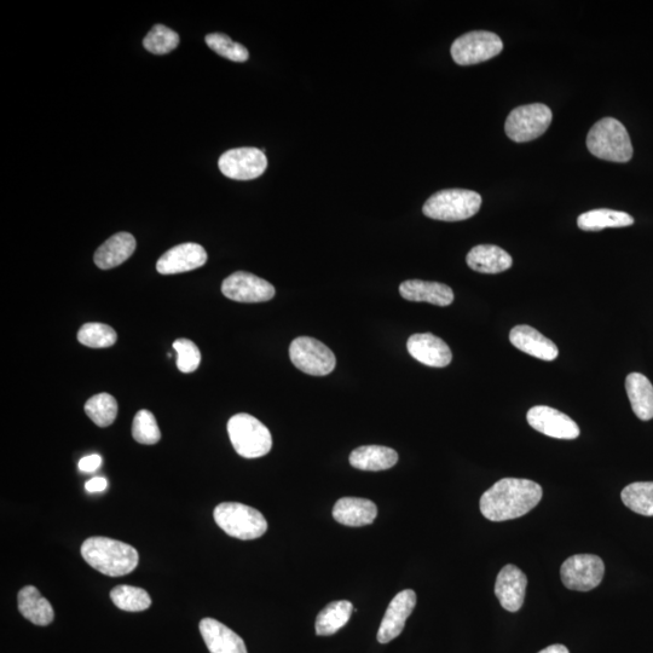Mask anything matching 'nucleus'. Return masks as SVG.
Returning <instances> with one entry per match:
<instances>
[{"mask_svg": "<svg viewBox=\"0 0 653 653\" xmlns=\"http://www.w3.org/2000/svg\"><path fill=\"white\" fill-rule=\"evenodd\" d=\"M231 444L242 458L257 459L270 453L273 437L268 427L250 414H236L229 420Z\"/></svg>", "mask_w": 653, "mask_h": 653, "instance_id": "obj_6", "label": "nucleus"}, {"mask_svg": "<svg viewBox=\"0 0 653 653\" xmlns=\"http://www.w3.org/2000/svg\"><path fill=\"white\" fill-rule=\"evenodd\" d=\"M117 339V332L104 323H85L78 333L79 343L92 349L111 348Z\"/></svg>", "mask_w": 653, "mask_h": 653, "instance_id": "obj_32", "label": "nucleus"}, {"mask_svg": "<svg viewBox=\"0 0 653 653\" xmlns=\"http://www.w3.org/2000/svg\"><path fill=\"white\" fill-rule=\"evenodd\" d=\"M510 342L524 354L542 361H554L559 355L557 345L551 339L527 325L514 327L510 333Z\"/></svg>", "mask_w": 653, "mask_h": 653, "instance_id": "obj_19", "label": "nucleus"}, {"mask_svg": "<svg viewBox=\"0 0 653 653\" xmlns=\"http://www.w3.org/2000/svg\"><path fill=\"white\" fill-rule=\"evenodd\" d=\"M482 196L472 190L446 189L432 195L424 205L426 217L443 222H460L477 215Z\"/></svg>", "mask_w": 653, "mask_h": 653, "instance_id": "obj_5", "label": "nucleus"}, {"mask_svg": "<svg viewBox=\"0 0 653 653\" xmlns=\"http://www.w3.org/2000/svg\"><path fill=\"white\" fill-rule=\"evenodd\" d=\"M132 436L136 442L146 446H153L160 441L161 432L153 413L143 409L136 414L132 425Z\"/></svg>", "mask_w": 653, "mask_h": 653, "instance_id": "obj_35", "label": "nucleus"}, {"mask_svg": "<svg viewBox=\"0 0 653 653\" xmlns=\"http://www.w3.org/2000/svg\"><path fill=\"white\" fill-rule=\"evenodd\" d=\"M354 611V605L348 600L328 604L316 618V634L319 637H329L339 632L349 622Z\"/></svg>", "mask_w": 653, "mask_h": 653, "instance_id": "obj_27", "label": "nucleus"}, {"mask_svg": "<svg viewBox=\"0 0 653 653\" xmlns=\"http://www.w3.org/2000/svg\"><path fill=\"white\" fill-rule=\"evenodd\" d=\"M623 504L641 516L653 517V482L629 484L621 493Z\"/></svg>", "mask_w": 653, "mask_h": 653, "instance_id": "obj_29", "label": "nucleus"}, {"mask_svg": "<svg viewBox=\"0 0 653 653\" xmlns=\"http://www.w3.org/2000/svg\"><path fill=\"white\" fill-rule=\"evenodd\" d=\"M378 516L374 502L360 498L340 499L333 508V517L346 527H364L373 524Z\"/></svg>", "mask_w": 653, "mask_h": 653, "instance_id": "obj_21", "label": "nucleus"}, {"mask_svg": "<svg viewBox=\"0 0 653 653\" xmlns=\"http://www.w3.org/2000/svg\"><path fill=\"white\" fill-rule=\"evenodd\" d=\"M539 653H570L568 647L560 644L551 645L543 649Z\"/></svg>", "mask_w": 653, "mask_h": 653, "instance_id": "obj_39", "label": "nucleus"}, {"mask_svg": "<svg viewBox=\"0 0 653 653\" xmlns=\"http://www.w3.org/2000/svg\"><path fill=\"white\" fill-rule=\"evenodd\" d=\"M205 248L188 242L178 245L163 254L156 263V270L161 275H175L187 273L201 267L207 262Z\"/></svg>", "mask_w": 653, "mask_h": 653, "instance_id": "obj_15", "label": "nucleus"}, {"mask_svg": "<svg viewBox=\"0 0 653 653\" xmlns=\"http://www.w3.org/2000/svg\"><path fill=\"white\" fill-rule=\"evenodd\" d=\"M502 50L504 43L495 33L476 31L456 39L450 52L459 66H472L493 59Z\"/></svg>", "mask_w": 653, "mask_h": 653, "instance_id": "obj_9", "label": "nucleus"}, {"mask_svg": "<svg viewBox=\"0 0 653 653\" xmlns=\"http://www.w3.org/2000/svg\"><path fill=\"white\" fill-rule=\"evenodd\" d=\"M107 485L108 483L106 478L95 477L86 482L85 489L88 490L89 493H101V491L107 489Z\"/></svg>", "mask_w": 653, "mask_h": 653, "instance_id": "obj_38", "label": "nucleus"}, {"mask_svg": "<svg viewBox=\"0 0 653 653\" xmlns=\"http://www.w3.org/2000/svg\"><path fill=\"white\" fill-rule=\"evenodd\" d=\"M179 34L164 25H155L143 39L144 49L154 55H166L177 49Z\"/></svg>", "mask_w": 653, "mask_h": 653, "instance_id": "obj_33", "label": "nucleus"}, {"mask_svg": "<svg viewBox=\"0 0 653 653\" xmlns=\"http://www.w3.org/2000/svg\"><path fill=\"white\" fill-rule=\"evenodd\" d=\"M225 297L239 303H264L275 297V287L270 282L246 271L230 275L222 283Z\"/></svg>", "mask_w": 653, "mask_h": 653, "instance_id": "obj_12", "label": "nucleus"}, {"mask_svg": "<svg viewBox=\"0 0 653 653\" xmlns=\"http://www.w3.org/2000/svg\"><path fill=\"white\" fill-rule=\"evenodd\" d=\"M416 605V594L412 589L398 593L391 600L383 621H381L377 639L380 644H387L403 632L404 626Z\"/></svg>", "mask_w": 653, "mask_h": 653, "instance_id": "obj_14", "label": "nucleus"}, {"mask_svg": "<svg viewBox=\"0 0 653 653\" xmlns=\"http://www.w3.org/2000/svg\"><path fill=\"white\" fill-rule=\"evenodd\" d=\"M553 119L551 108L542 103L518 107L508 115L505 130L508 138L517 143L536 140L550 127Z\"/></svg>", "mask_w": 653, "mask_h": 653, "instance_id": "obj_7", "label": "nucleus"}, {"mask_svg": "<svg viewBox=\"0 0 653 653\" xmlns=\"http://www.w3.org/2000/svg\"><path fill=\"white\" fill-rule=\"evenodd\" d=\"M85 413L97 426H111L118 416V402L112 395L92 396L85 404Z\"/></svg>", "mask_w": 653, "mask_h": 653, "instance_id": "obj_31", "label": "nucleus"}, {"mask_svg": "<svg viewBox=\"0 0 653 653\" xmlns=\"http://www.w3.org/2000/svg\"><path fill=\"white\" fill-rule=\"evenodd\" d=\"M102 465V458L98 454H92L85 456L82 460L79 461V470L90 473L95 472Z\"/></svg>", "mask_w": 653, "mask_h": 653, "instance_id": "obj_37", "label": "nucleus"}, {"mask_svg": "<svg viewBox=\"0 0 653 653\" xmlns=\"http://www.w3.org/2000/svg\"><path fill=\"white\" fill-rule=\"evenodd\" d=\"M626 390L632 409L640 420L653 419V385L644 374L631 373L626 379Z\"/></svg>", "mask_w": 653, "mask_h": 653, "instance_id": "obj_26", "label": "nucleus"}, {"mask_svg": "<svg viewBox=\"0 0 653 653\" xmlns=\"http://www.w3.org/2000/svg\"><path fill=\"white\" fill-rule=\"evenodd\" d=\"M82 556L91 568L112 577L131 574L140 562V556L135 547L102 536L90 537L85 540L82 546Z\"/></svg>", "mask_w": 653, "mask_h": 653, "instance_id": "obj_2", "label": "nucleus"}, {"mask_svg": "<svg viewBox=\"0 0 653 653\" xmlns=\"http://www.w3.org/2000/svg\"><path fill=\"white\" fill-rule=\"evenodd\" d=\"M400 293L410 302H424L437 306H448L454 302L452 288L439 282L408 280L400 286Z\"/></svg>", "mask_w": 653, "mask_h": 653, "instance_id": "obj_20", "label": "nucleus"}, {"mask_svg": "<svg viewBox=\"0 0 653 653\" xmlns=\"http://www.w3.org/2000/svg\"><path fill=\"white\" fill-rule=\"evenodd\" d=\"M206 44L219 56L233 62H246L250 59V52L240 43L223 33H211L206 36Z\"/></svg>", "mask_w": 653, "mask_h": 653, "instance_id": "obj_34", "label": "nucleus"}, {"mask_svg": "<svg viewBox=\"0 0 653 653\" xmlns=\"http://www.w3.org/2000/svg\"><path fill=\"white\" fill-rule=\"evenodd\" d=\"M290 357L294 367L314 377H325L337 366L333 351L319 340L310 337L294 339L290 346Z\"/></svg>", "mask_w": 653, "mask_h": 653, "instance_id": "obj_8", "label": "nucleus"}, {"mask_svg": "<svg viewBox=\"0 0 653 653\" xmlns=\"http://www.w3.org/2000/svg\"><path fill=\"white\" fill-rule=\"evenodd\" d=\"M468 267L482 274H500L512 267L513 259L505 250L494 245L473 247L466 257Z\"/></svg>", "mask_w": 653, "mask_h": 653, "instance_id": "obj_23", "label": "nucleus"}, {"mask_svg": "<svg viewBox=\"0 0 653 653\" xmlns=\"http://www.w3.org/2000/svg\"><path fill=\"white\" fill-rule=\"evenodd\" d=\"M17 604H19L21 615L36 626H49L54 621V608L34 586H26L21 589L17 595Z\"/></svg>", "mask_w": 653, "mask_h": 653, "instance_id": "obj_24", "label": "nucleus"}, {"mask_svg": "<svg viewBox=\"0 0 653 653\" xmlns=\"http://www.w3.org/2000/svg\"><path fill=\"white\" fill-rule=\"evenodd\" d=\"M605 565L602 558L593 554H576L565 560L560 576L571 591L589 592L602 583Z\"/></svg>", "mask_w": 653, "mask_h": 653, "instance_id": "obj_10", "label": "nucleus"}, {"mask_svg": "<svg viewBox=\"0 0 653 653\" xmlns=\"http://www.w3.org/2000/svg\"><path fill=\"white\" fill-rule=\"evenodd\" d=\"M540 484L529 479L504 478L482 495L481 512L491 522H505L525 516L540 504Z\"/></svg>", "mask_w": 653, "mask_h": 653, "instance_id": "obj_1", "label": "nucleus"}, {"mask_svg": "<svg viewBox=\"0 0 653 653\" xmlns=\"http://www.w3.org/2000/svg\"><path fill=\"white\" fill-rule=\"evenodd\" d=\"M219 170L235 181H252L263 175L268 158L257 148H236L225 152L218 160Z\"/></svg>", "mask_w": 653, "mask_h": 653, "instance_id": "obj_11", "label": "nucleus"}, {"mask_svg": "<svg viewBox=\"0 0 653 653\" xmlns=\"http://www.w3.org/2000/svg\"><path fill=\"white\" fill-rule=\"evenodd\" d=\"M199 628L211 653H248L245 641L215 618H204Z\"/></svg>", "mask_w": 653, "mask_h": 653, "instance_id": "obj_18", "label": "nucleus"}, {"mask_svg": "<svg viewBox=\"0 0 653 653\" xmlns=\"http://www.w3.org/2000/svg\"><path fill=\"white\" fill-rule=\"evenodd\" d=\"M112 602L127 612L146 611L152 605V598L143 588L121 585L111 591Z\"/></svg>", "mask_w": 653, "mask_h": 653, "instance_id": "obj_30", "label": "nucleus"}, {"mask_svg": "<svg viewBox=\"0 0 653 653\" xmlns=\"http://www.w3.org/2000/svg\"><path fill=\"white\" fill-rule=\"evenodd\" d=\"M527 420L534 430L548 437L576 439L580 436L579 425L570 416L551 407L536 406L531 408L528 412Z\"/></svg>", "mask_w": 653, "mask_h": 653, "instance_id": "obj_13", "label": "nucleus"}, {"mask_svg": "<svg viewBox=\"0 0 653 653\" xmlns=\"http://www.w3.org/2000/svg\"><path fill=\"white\" fill-rule=\"evenodd\" d=\"M136 250V239L130 233H118L98 247L95 264L102 270L119 267L126 262Z\"/></svg>", "mask_w": 653, "mask_h": 653, "instance_id": "obj_22", "label": "nucleus"}, {"mask_svg": "<svg viewBox=\"0 0 653 653\" xmlns=\"http://www.w3.org/2000/svg\"><path fill=\"white\" fill-rule=\"evenodd\" d=\"M352 467L361 471H385L394 467L398 461L396 450L381 446H364L354 450L350 455Z\"/></svg>", "mask_w": 653, "mask_h": 653, "instance_id": "obj_25", "label": "nucleus"}, {"mask_svg": "<svg viewBox=\"0 0 653 653\" xmlns=\"http://www.w3.org/2000/svg\"><path fill=\"white\" fill-rule=\"evenodd\" d=\"M634 224V218L626 212L606 210H593L577 218V225L581 230L599 231L606 228H623Z\"/></svg>", "mask_w": 653, "mask_h": 653, "instance_id": "obj_28", "label": "nucleus"}, {"mask_svg": "<svg viewBox=\"0 0 653 653\" xmlns=\"http://www.w3.org/2000/svg\"><path fill=\"white\" fill-rule=\"evenodd\" d=\"M173 349L177 351V367L182 373H193L199 368L201 352L192 340L178 339L173 343Z\"/></svg>", "mask_w": 653, "mask_h": 653, "instance_id": "obj_36", "label": "nucleus"}, {"mask_svg": "<svg viewBox=\"0 0 653 653\" xmlns=\"http://www.w3.org/2000/svg\"><path fill=\"white\" fill-rule=\"evenodd\" d=\"M587 148L597 158L612 163H628L633 156L631 137L621 121L614 118L594 124L588 132Z\"/></svg>", "mask_w": 653, "mask_h": 653, "instance_id": "obj_3", "label": "nucleus"}, {"mask_svg": "<svg viewBox=\"0 0 653 653\" xmlns=\"http://www.w3.org/2000/svg\"><path fill=\"white\" fill-rule=\"evenodd\" d=\"M527 586V575L516 565L510 564L502 568L495 583V595L502 608L510 612L522 609Z\"/></svg>", "mask_w": 653, "mask_h": 653, "instance_id": "obj_17", "label": "nucleus"}, {"mask_svg": "<svg viewBox=\"0 0 653 653\" xmlns=\"http://www.w3.org/2000/svg\"><path fill=\"white\" fill-rule=\"evenodd\" d=\"M407 349L416 361L429 367L444 368L453 360L447 343L432 333L413 334L408 339Z\"/></svg>", "mask_w": 653, "mask_h": 653, "instance_id": "obj_16", "label": "nucleus"}, {"mask_svg": "<svg viewBox=\"0 0 653 653\" xmlns=\"http://www.w3.org/2000/svg\"><path fill=\"white\" fill-rule=\"evenodd\" d=\"M213 517L225 534L239 540L259 539L268 530L267 519L262 513L239 502H223L215 508Z\"/></svg>", "mask_w": 653, "mask_h": 653, "instance_id": "obj_4", "label": "nucleus"}]
</instances>
